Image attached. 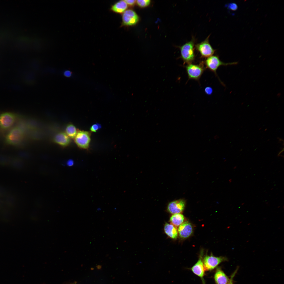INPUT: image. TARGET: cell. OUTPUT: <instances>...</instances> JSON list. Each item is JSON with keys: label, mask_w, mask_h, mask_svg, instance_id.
Segmentation results:
<instances>
[{"label": "cell", "mask_w": 284, "mask_h": 284, "mask_svg": "<svg viewBox=\"0 0 284 284\" xmlns=\"http://www.w3.org/2000/svg\"><path fill=\"white\" fill-rule=\"evenodd\" d=\"M195 42L194 38H192L190 41L178 47L180 52V58L184 64L191 63L195 59Z\"/></svg>", "instance_id": "obj_1"}, {"label": "cell", "mask_w": 284, "mask_h": 284, "mask_svg": "<svg viewBox=\"0 0 284 284\" xmlns=\"http://www.w3.org/2000/svg\"><path fill=\"white\" fill-rule=\"evenodd\" d=\"M24 136V131L22 128L16 125L8 131L5 137L4 141L8 145L17 146L22 142Z\"/></svg>", "instance_id": "obj_2"}, {"label": "cell", "mask_w": 284, "mask_h": 284, "mask_svg": "<svg viewBox=\"0 0 284 284\" xmlns=\"http://www.w3.org/2000/svg\"><path fill=\"white\" fill-rule=\"evenodd\" d=\"M17 118V114L12 112H5L0 113V131L3 133L9 131L12 127Z\"/></svg>", "instance_id": "obj_3"}, {"label": "cell", "mask_w": 284, "mask_h": 284, "mask_svg": "<svg viewBox=\"0 0 284 284\" xmlns=\"http://www.w3.org/2000/svg\"><path fill=\"white\" fill-rule=\"evenodd\" d=\"M185 67L189 79L197 80H199L206 69L203 62L198 64H187Z\"/></svg>", "instance_id": "obj_4"}, {"label": "cell", "mask_w": 284, "mask_h": 284, "mask_svg": "<svg viewBox=\"0 0 284 284\" xmlns=\"http://www.w3.org/2000/svg\"><path fill=\"white\" fill-rule=\"evenodd\" d=\"M204 63L206 68L214 72L216 75V71L220 66L236 65L238 63V62L224 63L220 60L218 56L212 55L207 58Z\"/></svg>", "instance_id": "obj_5"}, {"label": "cell", "mask_w": 284, "mask_h": 284, "mask_svg": "<svg viewBox=\"0 0 284 284\" xmlns=\"http://www.w3.org/2000/svg\"><path fill=\"white\" fill-rule=\"evenodd\" d=\"M210 35L203 41L195 45L196 50L199 53L202 58H208L213 54L216 50L210 44L209 39Z\"/></svg>", "instance_id": "obj_6"}, {"label": "cell", "mask_w": 284, "mask_h": 284, "mask_svg": "<svg viewBox=\"0 0 284 284\" xmlns=\"http://www.w3.org/2000/svg\"><path fill=\"white\" fill-rule=\"evenodd\" d=\"M227 261V259L225 257H216L212 255H206L203 259L205 270L207 271H211L221 262Z\"/></svg>", "instance_id": "obj_7"}, {"label": "cell", "mask_w": 284, "mask_h": 284, "mask_svg": "<svg viewBox=\"0 0 284 284\" xmlns=\"http://www.w3.org/2000/svg\"><path fill=\"white\" fill-rule=\"evenodd\" d=\"M90 133L88 131H78L74 138V141L77 146L83 149H87L90 141Z\"/></svg>", "instance_id": "obj_8"}, {"label": "cell", "mask_w": 284, "mask_h": 284, "mask_svg": "<svg viewBox=\"0 0 284 284\" xmlns=\"http://www.w3.org/2000/svg\"><path fill=\"white\" fill-rule=\"evenodd\" d=\"M136 12L131 9L126 10L122 14L121 26H131L136 25L139 21Z\"/></svg>", "instance_id": "obj_9"}, {"label": "cell", "mask_w": 284, "mask_h": 284, "mask_svg": "<svg viewBox=\"0 0 284 284\" xmlns=\"http://www.w3.org/2000/svg\"><path fill=\"white\" fill-rule=\"evenodd\" d=\"M202 256V252H201L198 261L190 269L194 273L200 278L202 284H205L204 278L205 270L203 262Z\"/></svg>", "instance_id": "obj_10"}, {"label": "cell", "mask_w": 284, "mask_h": 284, "mask_svg": "<svg viewBox=\"0 0 284 284\" xmlns=\"http://www.w3.org/2000/svg\"><path fill=\"white\" fill-rule=\"evenodd\" d=\"M185 201L180 199L170 202L167 207L168 212L172 214L180 213L184 210L185 207Z\"/></svg>", "instance_id": "obj_11"}, {"label": "cell", "mask_w": 284, "mask_h": 284, "mask_svg": "<svg viewBox=\"0 0 284 284\" xmlns=\"http://www.w3.org/2000/svg\"><path fill=\"white\" fill-rule=\"evenodd\" d=\"M193 229L191 224L187 221L182 224L179 227L178 231L180 237L182 239L189 237L193 232Z\"/></svg>", "instance_id": "obj_12"}, {"label": "cell", "mask_w": 284, "mask_h": 284, "mask_svg": "<svg viewBox=\"0 0 284 284\" xmlns=\"http://www.w3.org/2000/svg\"><path fill=\"white\" fill-rule=\"evenodd\" d=\"M216 284H227L230 278L220 267H217L214 275Z\"/></svg>", "instance_id": "obj_13"}, {"label": "cell", "mask_w": 284, "mask_h": 284, "mask_svg": "<svg viewBox=\"0 0 284 284\" xmlns=\"http://www.w3.org/2000/svg\"><path fill=\"white\" fill-rule=\"evenodd\" d=\"M53 140L57 144L63 147L69 145L70 143V138L65 133L60 132L55 136Z\"/></svg>", "instance_id": "obj_14"}, {"label": "cell", "mask_w": 284, "mask_h": 284, "mask_svg": "<svg viewBox=\"0 0 284 284\" xmlns=\"http://www.w3.org/2000/svg\"><path fill=\"white\" fill-rule=\"evenodd\" d=\"M128 6L125 0H120L113 5L110 9L112 12L116 13H123L126 10Z\"/></svg>", "instance_id": "obj_15"}, {"label": "cell", "mask_w": 284, "mask_h": 284, "mask_svg": "<svg viewBox=\"0 0 284 284\" xmlns=\"http://www.w3.org/2000/svg\"><path fill=\"white\" fill-rule=\"evenodd\" d=\"M164 230L166 234L170 238L174 239L177 238L178 231L176 228L173 225L166 223L164 226Z\"/></svg>", "instance_id": "obj_16"}, {"label": "cell", "mask_w": 284, "mask_h": 284, "mask_svg": "<svg viewBox=\"0 0 284 284\" xmlns=\"http://www.w3.org/2000/svg\"><path fill=\"white\" fill-rule=\"evenodd\" d=\"M184 217L180 213L174 214L170 218V221L173 225L176 227L179 226L183 222Z\"/></svg>", "instance_id": "obj_17"}, {"label": "cell", "mask_w": 284, "mask_h": 284, "mask_svg": "<svg viewBox=\"0 0 284 284\" xmlns=\"http://www.w3.org/2000/svg\"><path fill=\"white\" fill-rule=\"evenodd\" d=\"M65 133L70 138H74L78 131L75 126L73 124H68L65 128Z\"/></svg>", "instance_id": "obj_18"}, {"label": "cell", "mask_w": 284, "mask_h": 284, "mask_svg": "<svg viewBox=\"0 0 284 284\" xmlns=\"http://www.w3.org/2000/svg\"><path fill=\"white\" fill-rule=\"evenodd\" d=\"M151 3L150 0H138L136 1V3L140 7L143 8L148 6Z\"/></svg>", "instance_id": "obj_19"}, {"label": "cell", "mask_w": 284, "mask_h": 284, "mask_svg": "<svg viewBox=\"0 0 284 284\" xmlns=\"http://www.w3.org/2000/svg\"><path fill=\"white\" fill-rule=\"evenodd\" d=\"M238 269L239 267H237L235 270L232 273L231 276L229 281L227 284H234L233 279L237 273Z\"/></svg>", "instance_id": "obj_20"}, {"label": "cell", "mask_w": 284, "mask_h": 284, "mask_svg": "<svg viewBox=\"0 0 284 284\" xmlns=\"http://www.w3.org/2000/svg\"><path fill=\"white\" fill-rule=\"evenodd\" d=\"M227 8L229 9L235 11L238 8L237 5L234 3H231L227 5Z\"/></svg>", "instance_id": "obj_21"}, {"label": "cell", "mask_w": 284, "mask_h": 284, "mask_svg": "<svg viewBox=\"0 0 284 284\" xmlns=\"http://www.w3.org/2000/svg\"><path fill=\"white\" fill-rule=\"evenodd\" d=\"M101 128L100 125L98 124H95L92 125L90 128V131L93 132H96Z\"/></svg>", "instance_id": "obj_22"}, {"label": "cell", "mask_w": 284, "mask_h": 284, "mask_svg": "<svg viewBox=\"0 0 284 284\" xmlns=\"http://www.w3.org/2000/svg\"><path fill=\"white\" fill-rule=\"evenodd\" d=\"M128 6L132 7L134 6L136 3V0H125Z\"/></svg>", "instance_id": "obj_23"}, {"label": "cell", "mask_w": 284, "mask_h": 284, "mask_svg": "<svg viewBox=\"0 0 284 284\" xmlns=\"http://www.w3.org/2000/svg\"><path fill=\"white\" fill-rule=\"evenodd\" d=\"M205 91L206 94L208 95L212 94V89L210 87H207L205 89Z\"/></svg>", "instance_id": "obj_24"}, {"label": "cell", "mask_w": 284, "mask_h": 284, "mask_svg": "<svg viewBox=\"0 0 284 284\" xmlns=\"http://www.w3.org/2000/svg\"><path fill=\"white\" fill-rule=\"evenodd\" d=\"M64 74L65 76L67 77H70L71 75L72 72L69 70H66L64 72Z\"/></svg>", "instance_id": "obj_25"}, {"label": "cell", "mask_w": 284, "mask_h": 284, "mask_svg": "<svg viewBox=\"0 0 284 284\" xmlns=\"http://www.w3.org/2000/svg\"><path fill=\"white\" fill-rule=\"evenodd\" d=\"M74 164L73 161L71 159L68 160L67 162V165L69 166H72Z\"/></svg>", "instance_id": "obj_26"}]
</instances>
